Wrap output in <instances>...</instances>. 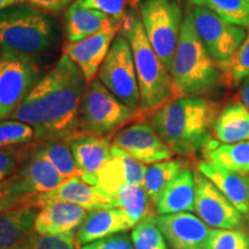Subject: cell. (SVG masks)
<instances>
[{"instance_id": "1", "label": "cell", "mask_w": 249, "mask_h": 249, "mask_svg": "<svg viewBox=\"0 0 249 249\" xmlns=\"http://www.w3.org/2000/svg\"><path fill=\"white\" fill-rule=\"evenodd\" d=\"M86 87L85 75L80 68L62 54L8 119L30 124L36 133V141H71L77 133L80 105Z\"/></svg>"}, {"instance_id": "2", "label": "cell", "mask_w": 249, "mask_h": 249, "mask_svg": "<svg viewBox=\"0 0 249 249\" xmlns=\"http://www.w3.org/2000/svg\"><path fill=\"white\" fill-rule=\"evenodd\" d=\"M219 104L202 96L167 102L150 116V124L173 154L193 157L213 140Z\"/></svg>"}, {"instance_id": "3", "label": "cell", "mask_w": 249, "mask_h": 249, "mask_svg": "<svg viewBox=\"0 0 249 249\" xmlns=\"http://www.w3.org/2000/svg\"><path fill=\"white\" fill-rule=\"evenodd\" d=\"M120 30L132 48L141 98L140 118H144L173 99L172 75L152 49L138 14H126Z\"/></svg>"}, {"instance_id": "4", "label": "cell", "mask_w": 249, "mask_h": 249, "mask_svg": "<svg viewBox=\"0 0 249 249\" xmlns=\"http://www.w3.org/2000/svg\"><path fill=\"white\" fill-rule=\"evenodd\" d=\"M171 75L173 99L205 95L224 80L222 70L208 53L196 33L189 11L183 18Z\"/></svg>"}, {"instance_id": "5", "label": "cell", "mask_w": 249, "mask_h": 249, "mask_svg": "<svg viewBox=\"0 0 249 249\" xmlns=\"http://www.w3.org/2000/svg\"><path fill=\"white\" fill-rule=\"evenodd\" d=\"M55 38V23L46 12L27 2L0 12V48L34 55L49 50Z\"/></svg>"}, {"instance_id": "6", "label": "cell", "mask_w": 249, "mask_h": 249, "mask_svg": "<svg viewBox=\"0 0 249 249\" xmlns=\"http://www.w3.org/2000/svg\"><path fill=\"white\" fill-rule=\"evenodd\" d=\"M140 117L138 111L123 104L102 85L98 79L86 87L80 105L79 135L113 136L117 129L133 118Z\"/></svg>"}, {"instance_id": "7", "label": "cell", "mask_w": 249, "mask_h": 249, "mask_svg": "<svg viewBox=\"0 0 249 249\" xmlns=\"http://www.w3.org/2000/svg\"><path fill=\"white\" fill-rule=\"evenodd\" d=\"M140 14L152 49L171 71L182 26L178 0H141Z\"/></svg>"}, {"instance_id": "8", "label": "cell", "mask_w": 249, "mask_h": 249, "mask_svg": "<svg viewBox=\"0 0 249 249\" xmlns=\"http://www.w3.org/2000/svg\"><path fill=\"white\" fill-rule=\"evenodd\" d=\"M39 79L34 55L0 48V120L8 119Z\"/></svg>"}, {"instance_id": "9", "label": "cell", "mask_w": 249, "mask_h": 249, "mask_svg": "<svg viewBox=\"0 0 249 249\" xmlns=\"http://www.w3.org/2000/svg\"><path fill=\"white\" fill-rule=\"evenodd\" d=\"M98 80L123 104L140 113V89L128 39L117 34L98 71Z\"/></svg>"}, {"instance_id": "10", "label": "cell", "mask_w": 249, "mask_h": 249, "mask_svg": "<svg viewBox=\"0 0 249 249\" xmlns=\"http://www.w3.org/2000/svg\"><path fill=\"white\" fill-rule=\"evenodd\" d=\"M66 181L67 179L58 172L53 165L37 155L31 148L17 172L0 185L4 189L6 200L12 207H17L24 198L53 191Z\"/></svg>"}, {"instance_id": "11", "label": "cell", "mask_w": 249, "mask_h": 249, "mask_svg": "<svg viewBox=\"0 0 249 249\" xmlns=\"http://www.w3.org/2000/svg\"><path fill=\"white\" fill-rule=\"evenodd\" d=\"M188 11L208 53L222 70L247 36L245 28L225 22L208 8L194 6Z\"/></svg>"}, {"instance_id": "12", "label": "cell", "mask_w": 249, "mask_h": 249, "mask_svg": "<svg viewBox=\"0 0 249 249\" xmlns=\"http://www.w3.org/2000/svg\"><path fill=\"white\" fill-rule=\"evenodd\" d=\"M195 213L208 226L220 230H240L244 217L207 177L194 172Z\"/></svg>"}, {"instance_id": "13", "label": "cell", "mask_w": 249, "mask_h": 249, "mask_svg": "<svg viewBox=\"0 0 249 249\" xmlns=\"http://www.w3.org/2000/svg\"><path fill=\"white\" fill-rule=\"evenodd\" d=\"M112 145L143 164L160 163L174 155L150 123H138L119 130L112 136Z\"/></svg>"}, {"instance_id": "14", "label": "cell", "mask_w": 249, "mask_h": 249, "mask_svg": "<svg viewBox=\"0 0 249 249\" xmlns=\"http://www.w3.org/2000/svg\"><path fill=\"white\" fill-rule=\"evenodd\" d=\"M156 222L171 249H207L213 229L195 214H160Z\"/></svg>"}, {"instance_id": "15", "label": "cell", "mask_w": 249, "mask_h": 249, "mask_svg": "<svg viewBox=\"0 0 249 249\" xmlns=\"http://www.w3.org/2000/svg\"><path fill=\"white\" fill-rule=\"evenodd\" d=\"M53 201L71 202L85 208L88 211L116 208L113 198L105 194L99 187L88 185L80 178L67 180L64 185L49 193L24 198L20 204L30 205L40 209L45 204Z\"/></svg>"}, {"instance_id": "16", "label": "cell", "mask_w": 249, "mask_h": 249, "mask_svg": "<svg viewBox=\"0 0 249 249\" xmlns=\"http://www.w3.org/2000/svg\"><path fill=\"white\" fill-rule=\"evenodd\" d=\"M120 27L107 28L79 42L65 43L62 52L80 68L87 85L96 79Z\"/></svg>"}, {"instance_id": "17", "label": "cell", "mask_w": 249, "mask_h": 249, "mask_svg": "<svg viewBox=\"0 0 249 249\" xmlns=\"http://www.w3.org/2000/svg\"><path fill=\"white\" fill-rule=\"evenodd\" d=\"M147 166L121 149L111 147L110 157L98 173L97 187L113 197L124 183L143 185Z\"/></svg>"}, {"instance_id": "18", "label": "cell", "mask_w": 249, "mask_h": 249, "mask_svg": "<svg viewBox=\"0 0 249 249\" xmlns=\"http://www.w3.org/2000/svg\"><path fill=\"white\" fill-rule=\"evenodd\" d=\"M111 136L79 135L71 140V149L75 158L81 180L97 186L98 173L110 157Z\"/></svg>"}, {"instance_id": "19", "label": "cell", "mask_w": 249, "mask_h": 249, "mask_svg": "<svg viewBox=\"0 0 249 249\" xmlns=\"http://www.w3.org/2000/svg\"><path fill=\"white\" fill-rule=\"evenodd\" d=\"M130 229L134 224L123 208L91 210L77 229L76 241L79 246H86Z\"/></svg>"}, {"instance_id": "20", "label": "cell", "mask_w": 249, "mask_h": 249, "mask_svg": "<svg viewBox=\"0 0 249 249\" xmlns=\"http://www.w3.org/2000/svg\"><path fill=\"white\" fill-rule=\"evenodd\" d=\"M88 214L80 205L65 201L45 204L37 213L34 231L39 234H61L75 232Z\"/></svg>"}, {"instance_id": "21", "label": "cell", "mask_w": 249, "mask_h": 249, "mask_svg": "<svg viewBox=\"0 0 249 249\" xmlns=\"http://www.w3.org/2000/svg\"><path fill=\"white\" fill-rule=\"evenodd\" d=\"M39 209L18 204L0 213V249H27Z\"/></svg>"}, {"instance_id": "22", "label": "cell", "mask_w": 249, "mask_h": 249, "mask_svg": "<svg viewBox=\"0 0 249 249\" xmlns=\"http://www.w3.org/2000/svg\"><path fill=\"white\" fill-rule=\"evenodd\" d=\"M197 171L207 177L226 196L242 216L249 218V176L222 169L207 160L196 164Z\"/></svg>"}, {"instance_id": "23", "label": "cell", "mask_w": 249, "mask_h": 249, "mask_svg": "<svg viewBox=\"0 0 249 249\" xmlns=\"http://www.w3.org/2000/svg\"><path fill=\"white\" fill-rule=\"evenodd\" d=\"M121 23L123 21L114 20L102 12L83 7L76 0L70 5L65 14L67 42H79L103 29L121 26Z\"/></svg>"}, {"instance_id": "24", "label": "cell", "mask_w": 249, "mask_h": 249, "mask_svg": "<svg viewBox=\"0 0 249 249\" xmlns=\"http://www.w3.org/2000/svg\"><path fill=\"white\" fill-rule=\"evenodd\" d=\"M156 211L160 214L180 213L195 210L194 172L186 169L172 180L160 193L156 202Z\"/></svg>"}, {"instance_id": "25", "label": "cell", "mask_w": 249, "mask_h": 249, "mask_svg": "<svg viewBox=\"0 0 249 249\" xmlns=\"http://www.w3.org/2000/svg\"><path fill=\"white\" fill-rule=\"evenodd\" d=\"M213 139L224 144L249 140V111L241 102H234L218 114L213 130Z\"/></svg>"}, {"instance_id": "26", "label": "cell", "mask_w": 249, "mask_h": 249, "mask_svg": "<svg viewBox=\"0 0 249 249\" xmlns=\"http://www.w3.org/2000/svg\"><path fill=\"white\" fill-rule=\"evenodd\" d=\"M202 155L209 163L236 173H249V140L224 144L216 140L205 145Z\"/></svg>"}, {"instance_id": "27", "label": "cell", "mask_w": 249, "mask_h": 249, "mask_svg": "<svg viewBox=\"0 0 249 249\" xmlns=\"http://www.w3.org/2000/svg\"><path fill=\"white\" fill-rule=\"evenodd\" d=\"M33 150L49 160L65 179H81V173L71 152L70 140L34 141Z\"/></svg>"}, {"instance_id": "28", "label": "cell", "mask_w": 249, "mask_h": 249, "mask_svg": "<svg viewBox=\"0 0 249 249\" xmlns=\"http://www.w3.org/2000/svg\"><path fill=\"white\" fill-rule=\"evenodd\" d=\"M189 160L185 158H176V160H167L160 163L152 164L147 167L144 179H143V188L152 203L156 205L157 198L160 193L164 191L165 187L177 178L182 171L189 169Z\"/></svg>"}, {"instance_id": "29", "label": "cell", "mask_w": 249, "mask_h": 249, "mask_svg": "<svg viewBox=\"0 0 249 249\" xmlns=\"http://www.w3.org/2000/svg\"><path fill=\"white\" fill-rule=\"evenodd\" d=\"M112 198L114 201V207L126 210L134 227L144 218L156 214L154 211L155 204L152 203L143 186L124 183Z\"/></svg>"}, {"instance_id": "30", "label": "cell", "mask_w": 249, "mask_h": 249, "mask_svg": "<svg viewBox=\"0 0 249 249\" xmlns=\"http://www.w3.org/2000/svg\"><path fill=\"white\" fill-rule=\"evenodd\" d=\"M188 2L208 8L227 23L249 28L248 0H188Z\"/></svg>"}, {"instance_id": "31", "label": "cell", "mask_w": 249, "mask_h": 249, "mask_svg": "<svg viewBox=\"0 0 249 249\" xmlns=\"http://www.w3.org/2000/svg\"><path fill=\"white\" fill-rule=\"evenodd\" d=\"M156 217V214L148 216L134 227L130 235L134 249H169Z\"/></svg>"}, {"instance_id": "32", "label": "cell", "mask_w": 249, "mask_h": 249, "mask_svg": "<svg viewBox=\"0 0 249 249\" xmlns=\"http://www.w3.org/2000/svg\"><path fill=\"white\" fill-rule=\"evenodd\" d=\"M34 141H36V133L30 124L12 119L0 121V149Z\"/></svg>"}, {"instance_id": "33", "label": "cell", "mask_w": 249, "mask_h": 249, "mask_svg": "<svg viewBox=\"0 0 249 249\" xmlns=\"http://www.w3.org/2000/svg\"><path fill=\"white\" fill-rule=\"evenodd\" d=\"M222 71L224 81L231 85H240L242 80L249 76V31L240 48L222 68Z\"/></svg>"}, {"instance_id": "34", "label": "cell", "mask_w": 249, "mask_h": 249, "mask_svg": "<svg viewBox=\"0 0 249 249\" xmlns=\"http://www.w3.org/2000/svg\"><path fill=\"white\" fill-rule=\"evenodd\" d=\"M33 148V142L27 144L0 149V183L17 172Z\"/></svg>"}, {"instance_id": "35", "label": "cell", "mask_w": 249, "mask_h": 249, "mask_svg": "<svg viewBox=\"0 0 249 249\" xmlns=\"http://www.w3.org/2000/svg\"><path fill=\"white\" fill-rule=\"evenodd\" d=\"M249 235L240 230L214 229L211 232L207 249H248Z\"/></svg>"}, {"instance_id": "36", "label": "cell", "mask_w": 249, "mask_h": 249, "mask_svg": "<svg viewBox=\"0 0 249 249\" xmlns=\"http://www.w3.org/2000/svg\"><path fill=\"white\" fill-rule=\"evenodd\" d=\"M76 232L61 234H39L34 232L27 249H79Z\"/></svg>"}, {"instance_id": "37", "label": "cell", "mask_w": 249, "mask_h": 249, "mask_svg": "<svg viewBox=\"0 0 249 249\" xmlns=\"http://www.w3.org/2000/svg\"><path fill=\"white\" fill-rule=\"evenodd\" d=\"M77 4L87 8L108 15L117 21H123L126 17V7L129 5V0H76Z\"/></svg>"}, {"instance_id": "38", "label": "cell", "mask_w": 249, "mask_h": 249, "mask_svg": "<svg viewBox=\"0 0 249 249\" xmlns=\"http://www.w3.org/2000/svg\"><path fill=\"white\" fill-rule=\"evenodd\" d=\"M80 249H134V246L128 234L123 232L121 234L99 239L91 244L82 246V248Z\"/></svg>"}, {"instance_id": "39", "label": "cell", "mask_w": 249, "mask_h": 249, "mask_svg": "<svg viewBox=\"0 0 249 249\" xmlns=\"http://www.w3.org/2000/svg\"><path fill=\"white\" fill-rule=\"evenodd\" d=\"M75 0H24V2L46 13H60L64 8L70 7Z\"/></svg>"}, {"instance_id": "40", "label": "cell", "mask_w": 249, "mask_h": 249, "mask_svg": "<svg viewBox=\"0 0 249 249\" xmlns=\"http://www.w3.org/2000/svg\"><path fill=\"white\" fill-rule=\"evenodd\" d=\"M240 99L241 103L249 111V76L246 77L240 82Z\"/></svg>"}, {"instance_id": "41", "label": "cell", "mask_w": 249, "mask_h": 249, "mask_svg": "<svg viewBox=\"0 0 249 249\" xmlns=\"http://www.w3.org/2000/svg\"><path fill=\"white\" fill-rule=\"evenodd\" d=\"M11 208H13V207H12V204L9 203L7 200H6L4 189H2L1 185H0V213L4 210L11 209Z\"/></svg>"}, {"instance_id": "42", "label": "cell", "mask_w": 249, "mask_h": 249, "mask_svg": "<svg viewBox=\"0 0 249 249\" xmlns=\"http://www.w3.org/2000/svg\"><path fill=\"white\" fill-rule=\"evenodd\" d=\"M22 2H24V0H0V12L11 7V6L22 4Z\"/></svg>"}, {"instance_id": "43", "label": "cell", "mask_w": 249, "mask_h": 249, "mask_svg": "<svg viewBox=\"0 0 249 249\" xmlns=\"http://www.w3.org/2000/svg\"><path fill=\"white\" fill-rule=\"evenodd\" d=\"M140 2H141V0H129L130 7H132V8H135L136 6L140 4Z\"/></svg>"}, {"instance_id": "44", "label": "cell", "mask_w": 249, "mask_h": 249, "mask_svg": "<svg viewBox=\"0 0 249 249\" xmlns=\"http://www.w3.org/2000/svg\"><path fill=\"white\" fill-rule=\"evenodd\" d=\"M248 249H249V248H248Z\"/></svg>"}]
</instances>
